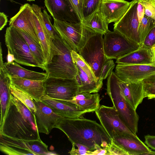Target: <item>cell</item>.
<instances>
[{"label":"cell","instance_id":"cell-47","mask_svg":"<svg viewBox=\"0 0 155 155\" xmlns=\"http://www.w3.org/2000/svg\"><path fill=\"white\" fill-rule=\"evenodd\" d=\"M28 1H29V2H31V1H35V0H26Z\"/></svg>","mask_w":155,"mask_h":155},{"label":"cell","instance_id":"cell-20","mask_svg":"<svg viewBox=\"0 0 155 155\" xmlns=\"http://www.w3.org/2000/svg\"><path fill=\"white\" fill-rule=\"evenodd\" d=\"M45 5L54 19L81 22L67 0H44Z\"/></svg>","mask_w":155,"mask_h":155},{"label":"cell","instance_id":"cell-39","mask_svg":"<svg viewBox=\"0 0 155 155\" xmlns=\"http://www.w3.org/2000/svg\"><path fill=\"white\" fill-rule=\"evenodd\" d=\"M144 91L155 88V73L144 79L142 81Z\"/></svg>","mask_w":155,"mask_h":155},{"label":"cell","instance_id":"cell-22","mask_svg":"<svg viewBox=\"0 0 155 155\" xmlns=\"http://www.w3.org/2000/svg\"><path fill=\"white\" fill-rule=\"evenodd\" d=\"M118 84L125 99L136 110L145 97L142 81L124 82L119 78Z\"/></svg>","mask_w":155,"mask_h":155},{"label":"cell","instance_id":"cell-28","mask_svg":"<svg viewBox=\"0 0 155 155\" xmlns=\"http://www.w3.org/2000/svg\"><path fill=\"white\" fill-rule=\"evenodd\" d=\"M17 29L23 36L27 43L31 52L38 64L39 68L43 71H45L46 66L45 59L40 45L36 42L24 32Z\"/></svg>","mask_w":155,"mask_h":155},{"label":"cell","instance_id":"cell-21","mask_svg":"<svg viewBox=\"0 0 155 155\" xmlns=\"http://www.w3.org/2000/svg\"><path fill=\"white\" fill-rule=\"evenodd\" d=\"M41 101L63 117L76 118L84 114L79 110L75 104L70 100L53 99L44 95Z\"/></svg>","mask_w":155,"mask_h":155},{"label":"cell","instance_id":"cell-14","mask_svg":"<svg viewBox=\"0 0 155 155\" xmlns=\"http://www.w3.org/2000/svg\"><path fill=\"white\" fill-rule=\"evenodd\" d=\"M112 142L127 155H148L152 150L137 135L114 130L112 133Z\"/></svg>","mask_w":155,"mask_h":155},{"label":"cell","instance_id":"cell-40","mask_svg":"<svg viewBox=\"0 0 155 155\" xmlns=\"http://www.w3.org/2000/svg\"><path fill=\"white\" fill-rule=\"evenodd\" d=\"M108 155H127L123 150L112 142L106 148Z\"/></svg>","mask_w":155,"mask_h":155},{"label":"cell","instance_id":"cell-23","mask_svg":"<svg viewBox=\"0 0 155 155\" xmlns=\"http://www.w3.org/2000/svg\"><path fill=\"white\" fill-rule=\"evenodd\" d=\"M11 85L25 92L36 101H41L45 95L44 81L11 77Z\"/></svg>","mask_w":155,"mask_h":155},{"label":"cell","instance_id":"cell-45","mask_svg":"<svg viewBox=\"0 0 155 155\" xmlns=\"http://www.w3.org/2000/svg\"><path fill=\"white\" fill-rule=\"evenodd\" d=\"M7 62L9 63H12L15 61V58L14 55L11 53L9 49L7 48Z\"/></svg>","mask_w":155,"mask_h":155},{"label":"cell","instance_id":"cell-32","mask_svg":"<svg viewBox=\"0 0 155 155\" xmlns=\"http://www.w3.org/2000/svg\"><path fill=\"white\" fill-rule=\"evenodd\" d=\"M101 0H83V19L88 17L100 8Z\"/></svg>","mask_w":155,"mask_h":155},{"label":"cell","instance_id":"cell-48","mask_svg":"<svg viewBox=\"0 0 155 155\" xmlns=\"http://www.w3.org/2000/svg\"><path fill=\"white\" fill-rule=\"evenodd\" d=\"M1 0H0V1H1ZM7 0V1H10V2H13V0Z\"/></svg>","mask_w":155,"mask_h":155},{"label":"cell","instance_id":"cell-7","mask_svg":"<svg viewBox=\"0 0 155 155\" xmlns=\"http://www.w3.org/2000/svg\"><path fill=\"white\" fill-rule=\"evenodd\" d=\"M103 35L93 32L78 52L91 67L98 79H99L102 67L107 60L104 51Z\"/></svg>","mask_w":155,"mask_h":155},{"label":"cell","instance_id":"cell-29","mask_svg":"<svg viewBox=\"0 0 155 155\" xmlns=\"http://www.w3.org/2000/svg\"><path fill=\"white\" fill-rule=\"evenodd\" d=\"M70 101L75 104L79 110L84 114L95 112L100 107L101 99L99 94L97 93L92 94L91 96L84 99Z\"/></svg>","mask_w":155,"mask_h":155},{"label":"cell","instance_id":"cell-18","mask_svg":"<svg viewBox=\"0 0 155 155\" xmlns=\"http://www.w3.org/2000/svg\"><path fill=\"white\" fill-rule=\"evenodd\" d=\"M36 111L35 114L36 125L39 133L48 134L58 120L62 117L41 101L34 100Z\"/></svg>","mask_w":155,"mask_h":155},{"label":"cell","instance_id":"cell-36","mask_svg":"<svg viewBox=\"0 0 155 155\" xmlns=\"http://www.w3.org/2000/svg\"><path fill=\"white\" fill-rule=\"evenodd\" d=\"M115 66L112 59H107L104 64L101 71L99 79H106L111 74Z\"/></svg>","mask_w":155,"mask_h":155},{"label":"cell","instance_id":"cell-49","mask_svg":"<svg viewBox=\"0 0 155 155\" xmlns=\"http://www.w3.org/2000/svg\"><path fill=\"white\" fill-rule=\"evenodd\" d=\"M141 0H139V1H141Z\"/></svg>","mask_w":155,"mask_h":155},{"label":"cell","instance_id":"cell-6","mask_svg":"<svg viewBox=\"0 0 155 155\" xmlns=\"http://www.w3.org/2000/svg\"><path fill=\"white\" fill-rule=\"evenodd\" d=\"M0 150L10 155H47L48 146L40 139L27 140L0 134Z\"/></svg>","mask_w":155,"mask_h":155},{"label":"cell","instance_id":"cell-44","mask_svg":"<svg viewBox=\"0 0 155 155\" xmlns=\"http://www.w3.org/2000/svg\"><path fill=\"white\" fill-rule=\"evenodd\" d=\"M145 95V97H147L148 99H155V88L146 91Z\"/></svg>","mask_w":155,"mask_h":155},{"label":"cell","instance_id":"cell-13","mask_svg":"<svg viewBox=\"0 0 155 155\" xmlns=\"http://www.w3.org/2000/svg\"><path fill=\"white\" fill-rule=\"evenodd\" d=\"M31 6L38 36L45 56L46 67L57 52V48L45 27L41 8L35 4H32Z\"/></svg>","mask_w":155,"mask_h":155},{"label":"cell","instance_id":"cell-17","mask_svg":"<svg viewBox=\"0 0 155 155\" xmlns=\"http://www.w3.org/2000/svg\"><path fill=\"white\" fill-rule=\"evenodd\" d=\"M115 71L117 76L123 81L138 82L155 73V64H117Z\"/></svg>","mask_w":155,"mask_h":155},{"label":"cell","instance_id":"cell-9","mask_svg":"<svg viewBox=\"0 0 155 155\" xmlns=\"http://www.w3.org/2000/svg\"><path fill=\"white\" fill-rule=\"evenodd\" d=\"M104 35L103 46L107 60L117 59L141 46L139 44L116 31L109 30Z\"/></svg>","mask_w":155,"mask_h":155},{"label":"cell","instance_id":"cell-46","mask_svg":"<svg viewBox=\"0 0 155 155\" xmlns=\"http://www.w3.org/2000/svg\"><path fill=\"white\" fill-rule=\"evenodd\" d=\"M151 49L153 55V56L154 60V63L155 64V45L153 46L151 48Z\"/></svg>","mask_w":155,"mask_h":155},{"label":"cell","instance_id":"cell-42","mask_svg":"<svg viewBox=\"0 0 155 155\" xmlns=\"http://www.w3.org/2000/svg\"><path fill=\"white\" fill-rule=\"evenodd\" d=\"M137 12L140 23L145 15L144 8L139 0L137 7Z\"/></svg>","mask_w":155,"mask_h":155},{"label":"cell","instance_id":"cell-2","mask_svg":"<svg viewBox=\"0 0 155 155\" xmlns=\"http://www.w3.org/2000/svg\"><path fill=\"white\" fill-rule=\"evenodd\" d=\"M36 123L24 115L11 97L0 134L11 137L27 140L40 138Z\"/></svg>","mask_w":155,"mask_h":155},{"label":"cell","instance_id":"cell-4","mask_svg":"<svg viewBox=\"0 0 155 155\" xmlns=\"http://www.w3.org/2000/svg\"><path fill=\"white\" fill-rule=\"evenodd\" d=\"M119 78L112 71L108 77L107 93L119 116L133 133L137 135L139 117L136 110L127 102L118 84Z\"/></svg>","mask_w":155,"mask_h":155},{"label":"cell","instance_id":"cell-26","mask_svg":"<svg viewBox=\"0 0 155 155\" xmlns=\"http://www.w3.org/2000/svg\"><path fill=\"white\" fill-rule=\"evenodd\" d=\"M11 77L5 70L3 66L0 67V100L1 107L0 125L3 122L11 98L10 89Z\"/></svg>","mask_w":155,"mask_h":155},{"label":"cell","instance_id":"cell-11","mask_svg":"<svg viewBox=\"0 0 155 155\" xmlns=\"http://www.w3.org/2000/svg\"><path fill=\"white\" fill-rule=\"evenodd\" d=\"M71 55L78 69L75 78L79 85V92H98L103 86V80L95 77L91 67L78 53L72 51Z\"/></svg>","mask_w":155,"mask_h":155},{"label":"cell","instance_id":"cell-1","mask_svg":"<svg viewBox=\"0 0 155 155\" xmlns=\"http://www.w3.org/2000/svg\"><path fill=\"white\" fill-rule=\"evenodd\" d=\"M54 128L63 131L73 144L88 147L96 155L98 150L106 149L112 140L102 126L94 120L84 118L62 117Z\"/></svg>","mask_w":155,"mask_h":155},{"label":"cell","instance_id":"cell-27","mask_svg":"<svg viewBox=\"0 0 155 155\" xmlns=\"http://www.w3.org/2000/svg\"><path fill=\"white\" fill-rule=\"evenodd\" d=\"M87 28L94 32L104 35L109 30L108 24L102 15L99 8L81 22Z\"/></svg>","mask_w":155,"mask_h":155},{"label":"cell","instance_id":"cell-34","mask_svg":"<svg viewBox=\"0 0 155 155\" xmlns=\"http://www.w3.org/2000/svg\"><path fill=\"white\" fill-rule=\"evenodd\" d=\"M72 148L69 153L74 155H94V153L88 147L80 144H73Z\"/></svg>","mask_w":155,"mask_h":155},{"label":"cell","instance_id":"cell-19","mask_svg":"<svg viewBox=\"0 0 155 155\" xmlns=\"http://www.w3.org/2000/svg\"><path fill=\"white\" fill-rule=\"evenodd\" d=\"M130 2L124 0H101L100 10L109 24L118 21L127 12Z\"/></svg>","mask_w":155,"mask_h":155},{"label":"cell","instance_id":"cell-41","mask_svg":"<svg viewBox=\"0 0 155 155\" xmlns=\"http://www.w3.org/2000/svg\"><path fill=\"white\" fill-rule=\"evenodd\" d=\"M144 143L149 147L155 150V136L147 135L145 136Z\"/></svg>","mask_w":155,"mask_h":155},{"label":"cell","instance_id":"cell-3","mask_svg":"<svg viewBox=\"0 0 155 155\" xmlns=\"http://www.w3.org/2000/svg\"><path fill=\"white\" fill-rule=\"evenodd\" d=\"M57 52L50 63L45 67L48 77L65 79L76 77L78 69L71 55L72 50L66 45L59 35L53 40Z\"/></svg>","mask_w":155,"mask_h":155},{"label":"cell","instance_id":"cell-25","mask_svg":"<svg viewBox=\"0 0 155 155\" xmlns=\"http://www.w3.org/2000/svg\"><path fill=\"white\" fill-rule=\"evenodd\" d=\"M3 68L11 77L44 81L48 77L46 72H39L28 70L14 61L4 63Z\"/></svg>","mask_w":155,"mask_h":155},{"label":"cell","instance_id":"cell-10","mask_svg":"<svg viewBox=\"0 0 155 155\" xmlns=\"http://www.w3.org/2000/svg\"><path fill=\"white\" fill-rule=\"evenodd\" d=\"M44 86L45 95L53 99L70 100L79 92V85L76 78L48 77L44 81Z\"/></svg>","mask_w":155,"mask_h":155},{"label":"cell","instance_id":"cell-31","mask_svg":"<svg viewBox=\"0 0 155 155\" xmlns=\"http://www.w3.org/2000/svg\"><path fill=\"white\" fill-rule=\"evenodd\" d=\"M155 26V21L144 15L140 22L139 28L141 45L147 34Z\"/></svg>","mask_w":155,"mask_h":155},{"label":"cell","instance_id":"cell-12","mask_svg":"<svg viewBox=\"0 0 155 155\" xmlns=\"http://www.w3.org/2000/svg\"><path fill=\"white\" fill-rule=\"evenodd\" d=\"M138 1L133 0L130 2V7L126 13L118 21L114 23V30L118 31L141 46L139 31L140 21L137 12Z\"/></svg>","mask_w":155,"mask_h":155},{"label":"cell","instance_id":"cell-16","mask_svg":"<svg viewBox=\"0 0 155 155\" xmlns=\"http://www.w3.org/2000/svg\"><path fill=\"white\" fill-rule=\"evenodd\" d=\"M9 26L24 32L40 45L33 19L31 5L26 3L21 5L18 13L10 18Z\"/></svg>","mask_w":155,"mask_h":155},{"label":"cell","instance_id":"cell-30","mask_svg":"<svg viewBox=\"0 0 155 155\" xmlns=\"http://www.w3.org/2000/svg\"><path fill=\"white\" fill-rule=\"evenodd\" d=\"M12 94L25 105L34 115L36 111L34 99L29 95L11 84Z\"/></svg>","mask_w":155,"mask_h":155},{"label":"cell","instance_id":"cell-35","mask_svg":"<svg viewBox=\"0 0 155 155\" xmlns=\"http://www.w3.org/2000/svg\"><path fill=\"white\" fill-rule=\"evenodd\" d=\"M139 1L144 7L145 15L155 21V0Z\"/></svg>","mask_w":155,"mask_h":155},{"label":"cell","instance_id":"cell-38","mask_svg":"<svg viewBox=\"0 0 155 155\" xmlns=\"http://www.w3.org/2000/svg\"><path fill=\"white\" fill-rule=\"evenodd\" d=\"M155 45V26L148 32L142 43L141 46L151 48Z\"/></svg>","mask_w":155,"mask_h":155},{"label":"cell","instance_id":"cell-8","mask_svg":"<svg viewBox=\"0 0 155 155\" xmlns=\"http://www.w3.org/2000/svg\"><path fill=\"white\" fill-rule=\"evenodd\" d=\"M5 38V45L14 56L15 62L24 65L39 68L27 43L16 28L10 26L7 28Z\"/></svg>","mask_w":155,"mask_h":155},{"label":"cell","instance_id":"cell-24","mask_svg":"<svg viewBox=\"0 0 155 155\" xmlns=\"http://www.w3.org/2000/svg\"><path fill=\"white\" fill-rule=\"evenodd\" d=\"M116 62L117 64H155L151 48L142 46L117 58Z\"/></svg>","mask_w":155,"mask_h":155},{"label":"cell","instance_id":"cell-43","mask_svg":"<svg viewBox=\"0 0 155 155\" xmlns=\"http://www.w3.org/2000/svg\"><path fill=\"white\" fill-rule=\"evenodd\" d=\"M8 21L7 16L3 12H0V30L1 31L6 25Z\"/></svg>","mask_w":155,"mask_h":155},{"label":"cell","instance_id":"cell-33","mask_svg":"<svg viewBox=\"0 0 155 155\" xmlns=\"http://www.w3.org/2000/svg\"><path fill=\"white\" fill-rule=\"evenodd\" d=\"M42 15L45 27L51 38L53 40L57 35H59L53 25L51 21V18L47 11L44 9L42 12Z\"/></svg>","mask_w":155,"mask_h":155},{"label":"cell","instance_id":"cell-15","mask_svg":"<svg viewBox=\"0 0 155 155\" xmlns=\"http://www.w3.org/2000/svg\"><path fill=\"white\" fill-rule=\"evenodd\" d=\"M95 112L101 124L111 139L112 133L114 130L134 134L120 119L114 106L110 107L101 105Z\"/></svg>","mask_w":155,"mask_h":155},{"label":"cell","instance_id":"cell-37","mask_svg":"<svg viewBox=\"0 0 155 155\" xmlns=\"http://www.w3.org/2000/svg\"><path fill=\"white\" fill-rule=\"evenodd\" d=\"M80 21L83 20L82 13L83 0H67Z\"/></svg>","mask_w":155,"mask_h":155},{"label":"cell","instance_id":"cell-5","mask_svg":"<svg viewBox=\"0 0 155 155\" xmlns=\"http://www.w3.org/2000/svg\"><path fill=\"white\" fill-rule=\"evenodd\" d=\"M54 19L53 25L61 39L72 51L78 53L88 38L94 32L81 22Z\"/></svg>","mask_w":155,"mask_h":155}]
</instances>
